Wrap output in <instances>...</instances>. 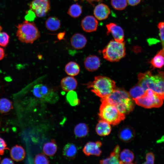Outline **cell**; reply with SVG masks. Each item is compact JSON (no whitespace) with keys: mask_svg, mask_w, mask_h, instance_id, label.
Returning a JSON list of instances; mask_svg holds the SVG:
<instances>
[{"mask_svg":"<svg viewBox=\"0 0 164 164\" xmlns=\"http://www.w3.org/2000/svg\"><path fill=\"white\" fill-rule=\"evenodd\" d=\"M67 98L69 104L72 106L77 105L80 103L76 93L73 91L68 92L67 96Z\"/></svg>","mask_w":164,"mask_h":164,"instance_id":"cell-31","label":"cell"},{"mask_svg":"<svg viewBox=\"0 0 164 164\" xmlns=\"http://www.w3.org/2000/svg\"><path fill=\"white\" fill-rule=\"evenodd\" d=\"M45 25L48 30L55 31L60 28L61 22L60 20L57 17L51 16L48 18L46 20Z\"/></svg>","mask_w":164,"mask_h":164,"instance_id":"cell-24","label":"cell"},{"mask_svg":"<svg viewBox=\"0 0 164 164\" xmlns=\"http://www.w3.org/2000/svg\"><path fill=\"white\" fill-rule=\"evenodd\" d=\"M33 95L41 99L50 101L55 93L47 86L43 84L35 85L32 90Z\"/></svg>","mask_w":164,"mask_h":164,"instance_id":"cell-9","label":"cell"},{"mask_svg":"<svg viewBox=\"0 0 164 164\" xmlns=\"http://www.w3.org/2000/svg\"><path fill=\"white\" fill-rule=\"evenodd\" d=\"M82 12L81 6L78 3L72 5L69 8L67 13L71 17L76 18L79 17Z\"/></svg>","mask_w":164,"mask_h":164,"instance_id":"cell-29","label":"cell"},{"mask_svg":"<svg viewBox=\"0 0 164 164\" xmlns=\"http://www.w3.org/2000/svg\"><path fill=\"white\" fill-rule=\"evenodd\" d=\"M120 164H132L134 159L133 152L128 149H125L120 153L119 156Z\"/></svg>","mask_w":164,"mask_h":164,"instance_id":"cell-21","label":"cell"},{"mask_svg":"<svg viewBox=\"0 0 164 164\" xmlns=\"http://www.w3.org/2000/svg\"><path fill=\"white\" fill-rule=\"evenodd\" d=\"M86 69L88 71H93L97 70L100 65V61L98 57L94 55L87 57L84 61Z\"/></svg>","mask_w":164,"mask_h":164,"instance_id":"cell-16","label":"cell"},{"mask_svg":"<svg viewBox=\"0 0 164 164\" xmlns=\"http://www.w3.org/2000/svg\"><path fill=\"white\" fill-rule=\"evenodd\" d=\"M34 163L36 164H48L50 163V161L47 157L44 154L40 153L35 156Z\"/></svg>","mask_w":164,"mask_h":164,"instance_id":"cell-33","label":"cell"},{"mask_svg":"<svg viewBox=\"0 0 164 164\" xmlns=\"http://www.w3.org/2000/svg\"><path fill=\"white\" fill-rule=\"evenodd\" d=\"M135 132L134 129L129 126H125L119 130L118 136L122 142H128L132 140L135 137Z\"/></svg>","mask_w":164,"mask_h":164,"instance_id":"cell-13","label":"cell"},{"mask_svg":"<svg viewBox=\"0 0 164 164\" xmlns=\"http://www.w3.org/2000/svg\"><path fill=\"white\" fill-rule=\"evenodd\" d=\"M65 70L69 75L74 76L78 75L80 72V68L78 64L73 61L68 63L65 66Z\"/></svg>","mask_w":164,"mask_h":164,"instance_id":"cell-25","label":"cell"},{"mask_svg":"<svg viewBox=\"0 0 164 164\" xmlns=\"http://www.w3.org/2000/svg\"><path fill=\"white\" fill-rule=\"evenodd\" d=\"M70 43L72 46L76 49L83 48L87 43V39L83 35L76 33L73 35L70 38Z\"/></svg>","mask_w":164,"mask_h":164,"instance_id":"cell-17","label":"cell"},{"mask_svg":"<svg viewBox=\"0 0 164 164\" xmlns=\"http://www.w3.org/2000/svg\"><path fill=\"white\" fill-rule=\"evenodd\" d=\"M0 124H1V122H0Z\"/></svg>","mask_w":164,"mask_h":164,"instance_id":"cell-44","label":"cell"},{"mask_svg":"<svg viewBox=\"0 0 164 164\" xmlns=\"http://www.w3.org/2000/svg\"><path fill=\"white\" fill-rule=\"evenodd\" d=\"M111 129L110 124L101 119L99 121L95 128L97 133L101 136L108 135L110 133Z\"/></svg>","mask_w":164,"mask_h":164,"instance_id":"cell-20","label":"cell"},{"mask_svg":"<svg viewBox=\"0 0 164 164\" xmlns=\"http://www.w3.org/2000/svg\"><path fill=\"white\" fill-rule=\"evenodd\" d=\"M120 149L119 146L117 145L110 154L109 156L105 159L101 160L100 162L103 164H120L119 158Z\"/></svg>","mask_w":164,"mask_h":164,"instance_id":"cell-18","label":"cell"},{"mask_svg":"<svg viewBox=\"0 0 164 164\" xmlns=\"http://www.w3.org/2000/svg\"><path fill=\"white\" fill-rule=\"evenodd\" d=\"M154 156L152 152L147 153L146 155V161L145 164H153L154 162Z\"/></svg>","mask_w":164,"mask_h":164,"instance_id":"cell-37","label":"cell"},{"mask_svg":"<svg viewBox=\"0 0 164 164\" xmlns=\"http://www.w3.org/2000/svg\"><path fill=\"white\" fill-rule=\"evenodd\" d=\"M138 84L145 91L151 89L155 92L164 96V72L160 71L155 75L148 71L140 73L138 75Z\"/></svg>","mask_w":164,"mask_h":164,"instance_id":"cell-2","label":"cell"},{"mask_svg":"<svg viewBox=\"0 0 164 164\" xmlns=\"http://www.w3.org/2000/svg\"><path fill=\"white\" fill-rule=\"evenodd\" d=\"M0 163L2 164H14V163L13 161L11 159L9 158H5L2 160Z\"/></svg>","mask_w":164,"mask_h":164,"instance_id":"cell-40","label":"cell"},{"mask_svg":"<svg viewBox=\"0 0 164 164\" xmlns=\"http://www.w3.org/2000/svg\"><path fill=\"white\" fill-rule=\"evenodd\" d=\"M74 132L75 135L79 138L86 136L89 132V128L87 124L84 123H80L75 127Z\"/></svg>","mask_w":164,"mask_h":164,"instance_id":"cell-27","label":"cell"},{"mask_svg":"<svg viewBox=\"0 0 164 164\" xmlns=\"http://www.w3.org/2000/svg\"><path fill=\"white\" fill-rule=\"evenodd\" d=\"M150 62L154 68L162 67L164 66V50L163 49L160 50Z\"/></svg>","mask_w":164,"mask_h":164,"instance_id":"cell-22","label":"cell"},{"mask_svg":"<svg viewBox=\"0 0 164 164\" xmlns=\"http://www.w3.org/2000/svg\"><path fill=\"white\" fill-rule=\"evenodd\" d=\"M110 12V10L107 5L101 3L95 6L94 14L97 19L101 20L107 18Z\"/></svg>","mask_w":164,"mask_h":164,"instance_id":"cell-14","label":"cell"},{"mask_svg":"<svg viewBox=\"0 0 164 164\" xmlns=\"http://www.w3.org/2000/svg\"><path fill=\"white\" fill-rule=\"evenodd\" d=\"M98 24V21L92 15L86 16L82 20L81 22L83 29L87 32H91L96 31Z\"/></svg>","mask_w":164,"mask_h":164,"instance_id":"cell-12","label":"cell"},{"mask_svg":"<svg viewBox=\"0 0 164 164\" xmlns=\"http://www.w3.org/2000/svg\"><path fill=\"white\" fill-rule=\"evenodd\" d=\"M57 150V146L55 141L52 140L50 142L46 143L43 148L44 153L49 156H53Z\"/></svg>","mask_w":164,"mask_h":164,"instance_id":"cell-26","label":"cell"},{"mask_svg":"<svg viewBox=\"0 0 164 164\" xmlns=\"http://www.w3.org/2000/svg\"><path fill=\"white\" fill-rule=\"evenodd\" d=\"M6 149L9 150V148L7 147L5 141L3 139L0 137V155H2Z\"/></svg>","mask_w":164,"mask_h":164,"instance_id":"cell-36","label":"cell"},{"mask_svg":"<svg viewBox=\"0 0 164 164\" xmlns=\"http://www.w3.org/2000/svg\"><path fill=\"white\" fill-rule=\"evenodd\" d=\"M5 55V51L4 49L0 47V61L4 58Z\"/></svg>","mask_w":164,"mask_h":164,"instance_id":"cell-41","label":"cell"},{"mask_svg":"<svg viewBox=\"0 0 164 164\" xmlns=\"http://www.w3.org/2000/svg\"><path fill=\"white\" fill-rule=\"evenodd\" d=\"M134 100L138 105L143 107L147 108H157L162 105L164 96L151 89H148L142 96Z\"/></svg>","mask_w":164,"mask_h":164,"instance_id":"cell-6","label":"cell"},{"mask_svg":"<svg viewBox=\"0 0 164 164\" xmlns=\"http://www.w3.org/2000/svg\"><path fill=\"white\" fill-rule=\"evenodd\" d=\"M86 85L91 91L101 98H104L111 94L116 88L115 82L105 77L98 76L94 77L92 82Z\"/></svg>","mask_w":164,"mask_h":164,"instance_id":"cell-3","label":"cell"},{"mask_svg":"<svg viewBox=\"0 0 164 164\" xmlns=\"http://www.w3.org/2000/svg\"><path fill=\"white\" fill-rule=\"evenodd\" d=\"M29 8L37 16L43 17L50 9V2L49 0H33L29 5Z\"/></svg>","mask_w":164,"mask_h":164,"instance_id":"cell-8","label":"cell"},{"mask_svg":"<svg viewBox=\"0 0 164 164\" xmlns=\"http://www.w3.org/2000/svg\"><path fill=\"white\" fill-rule=\"evenodd\" d=\"M102 53L104 58L109 61H119L125 55V42L120 43L111 40L103 50Z\"/></svg>","mask_w":164,"mask_h":164,"instance_id":"cell-7","label":"cell"},{"mask_svg":"<svg viewBox=\"0 0 164 164\" xmlns=\"http://www.w3.org/2000/svg\"><path fill=\"white\" fill-rule=\"evenodd\" d=\"M60 85L62 89L64 91H73L77 87V82L73 76H67L63 78L61 80Z\"/></svg>","mask_w":164,"mask_h":164,"instance_id":"cell-15","label":"cell"},{"mask_svg":"<svg viewBox=\"0 0 164 164\" xmlns=\"http://www.w3.org/2000/svg\"><path fill=\"white\" fill-rule=\"evenodd\" d=\"M83 1H85L89 3H91L94 2H100L102 0H82Z\"/></svg>","mask_w":164,"mask_h":164,"instance_id":"cell-42","label":"cell"},{"mask_svg":"<svg viewBox=\"0 0 164 164\" xmlns=\"http://www.w3.org/2000/svg\"><path fill=\"white\" fill-rule=\"evenodd\" d=\"M13 108L12 101L6 98L0 99V112L1 113H7Z\"/></svg>","mask_w":164,"mask_h":164,"instance_id":"cell-28","label":"cell"},{"mask_svg":"<svg viewBox=\"0 0 164 164\" xmlns=\"http://www.w3.org/2000/svg\"><path fill=\"white\" fill-rule=\"evenodd\" d=\"M103 98L125 114L131 112L134 108L135 101L129 93L121 88H116L111 94Z\"/></svg>","mask_w":164,"mask_h":164,"instance_id":"cell-1","label":"cell"},{"mask_svg":"<svg viewBox=\"0 0 164 164\" xmlns=\"http://www.w3.org/2000/svg\"><path fill=\"white\" fill-rule=\"evenodd\" d=\"M127 0H111V4L113 7L118 10L124 9L127 6Z\"/></svg>","mask_w":164,"mask_h":164,"instance_id":"cell-32","label":"cell"},{"mask_svg":"<svg viewBox=\"0 0 164 164\" xmlns=\"http://www.w3.org/2000/svg\"><path fill=\"white\" fill-rule=\"evenodd\" d=\"M26 13L27 14L25 17L26 20L29 21V20H32L34 19L35 14L33 11L30 10L27 12Z\"/></svg>","mask_w":164,"mask_h":164,"instance_id":"cell-38","label":"cell"},{"mask_svg":"<svg viewBox=\"0 0 164 164\" xmlns=\"http://www.w3.org/2000/svg\"></svg>","mask_w":164,"mask_h":164,"instance_id":"cell-45","label":"cell"},{"mask_svg":"<svg viewBox=\"0 0 164 164\" xmlns=\"http://www.w3.org/2000/svg\"><path fill=\"white\" fill-rule=\"evenodd\" d=\"M16 36L21 42L32 44L40 36V33L34 22L26 20L17 26Z\"/></svg>","mask_w":164,"mask_h":164,"instance_id":"cell-5","label":"cell"},{"mask_svg":"<svg viewBox=\"0 0 164 164\" xmlns=\"http://www.w3.org/2000/svg\"><path fill=\"white\" fill-rule=\"evenodd\" d=\"M106 26L108 35L111 33L115 41L120 43L124 42V32L120 26L113 23L108 24Z\"/></svg>","mask_w":164,"mask_h":164,"instance_id":"cell-10","label":"cell"},{"mask_svg":"<svg viewBox=\"0 0 164 164\" xmlns=\"http://www.w3.org/2000/svg\"><path fill=\"white\" fill-rule=\"evenodd\" d=\"M102 144L101 142L99 141L88 142L83 148V152L87 156H100L102 152L100 149Z\"/></svg>","mask_w":164,"mask_h":164,"instance_id":"cell-11","label":"cell"},{"mask_svg":"<svg viewBox=\"0 0 164 164\" xmlns=\"http://www.w3.org/2000/svg\"><path fill=\"white\" fill-rule=\"evenodd\" d=\"M145 92L143 88L137 84L130 89L129 94L131 97L134 100L142 96Z\"/></svg>","mask_w":164,"mask_h":164,"instance_id":"cell-30","label":"cell"},{"mask_svg":"<svg viewBox=\"0 0 164 164\" xmlns=\"http://www.w3.org/2000/svg\"><path fill=\"white\" fill-rule=\"evenodd\" d=\"M2 29V27L1 26H0V33L1 32Z\"/></svg>","mask_w":164,"mask_h":164,"instance_id":"cell-43","label":"cell"},{"mask_svg":"<svg viewBox=\"0 0 164 164\" xmlns=\"http://www.w3.org/2000/svg\"><path fill=\"white\" fill-rule=\"evenodd\" d=\"M99 115L101 119L110 125H115L119 124L125 118V114L120 112L113 105L104 98L101 99Z\"/></svg>","mask_w":164,"mask_h":164,"instance_id":"cell-4","label":"cell"},{"mask_svg":"<svg viewBox=\"0 0 164 164\" xmlns=\"http://www.w3.org/2000/svg\"><path fill=\"white\" fill-rule=\"evenodd\" d=\"M162 49L164 50V22H159L158 25Z\"/></svg>","mask_w":164,"mask_h":164,"instance_id":"cell-35","label":"cell"},{"mask_svg":"<svg viewBox=\"0 0 164 164\" xmlns=\"http://www.w3.org/2000/svg\"><path fill=\"white\" fill-rule=\"evenodd\" d=\"M77 152L76 145L72 143H68L63 147V155L68 159H72L75 157Z\"/></svg>","mask_w":164,"mask_h":164,"instance_id":"cell-23","label":"cell"},{"mask_svg":"<svg viewBox=\"0 0 164 164\" xmlns=\"http://www.w3.org/2000/svg\"><path fill=\"white\" fill-rule=\"evenodd\" d=\"M26 152L21 146L16 145L10 150V155L12 159L17 162L22 160L25 157Z\"/></svg>","mask_w":164,"mask_h":164,"instance_id":"cell-19","label":"cell"},{"mask_svg":"<svg viewBox=\"0 0 164 164\" xmlns=\"http://www.w3.org/2000/svg\"><path fill=\"white\" fill-rule=\"evenodd\" d=\"M127 1L129 5L131 6H135L139 4L141 0H127Z\"/></svg>","mask_w":164,"mask_h":164,"instance_id":"cell-39","label":"cell"},{"mask_svg":"<svg viewBox=\"0 0 164 164\" xmlns=\"http://www.w3.org/2000/svg\"><path fill=\"white\" fill-rule=\"evenodd\" d=\"M10 37L9 35L5 32L0 33V46L5 47L9 43Z\"/></svg>","mask_w":164,"mask_h":164,"instance_id":"cell-34","label":"cell"}]
</instances>
